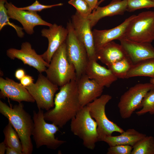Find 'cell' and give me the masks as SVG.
Returning <instances> with one entry per match:
<instances>
[{"instance_id": "836d02e7", "label": "cell", "mask_w": 154, "mask_h": 154, "mask_svg": "<svg viewBox=\"0 0 154 154\" xmlns=\"http://www.w3.org/2000/svg\"><path fill=\"white\" fill-rule=\"evenodd\" d=\"M26 75L24 70L21 68L17 69L15 73V76L16 78L20 80Z\"/></svg>"}, {"instance_id": "9c48e42d", "label": "cell", "mask_w": 154, "mask_h": 154, "mask_svg": "<svg viewBox=\"0 0 154 154\" xmlns=\"http://www.w3.org/2000/svg\"><path fill=\"white\" fill-rule=\"evenodd\" d=\"M154 88V85L150 82L140 83L126 91L121 96L118 104L121 117L128 118L136 110L140 109L144 97L148 92Z\"/></svg>"}, {"instance_id": "ac0fdd59", "label": "cell", "mask_w": 154, "mask_h": 154, "mask_svg": "<svg viewBox=\"0 0 154 154\" xmlns=\"http://www.w3.org/2000/svg\"><path fill=\"white\" fill-rule=\"evenodd\" d=\"M135 15H133L131 16L114 28L104 30L94 29L92 31L96 52L107 43L123 38L130 22Z\"/></svg>"}, {"instance_id": "ba28073f", "label": "cell", "mask_w": 154, "mask_h": 154, "mask_svg": "<svg viewBox=\"0 0 154 154\" xmlns=\"http://www.w3.org/2000/svg\"><path fill=\"white\" fill-rule=\"evenodd\" d=\"M66 28L68 32L66 41L67 56L74 67L77 78L85 74L89 60L86 49L76 36L71 20L67 22Z\"/></svg>"}, {"instance_id": "8992f818", "label": "cell", "mask_w": 154, "mask_h": 154, "mask_svg": "<svg viewBox=\"0 0 154 154\" xmlns=\"http://www.w3.org/2000/svg\"><path fill=\"white\" fill-rule=\"evenodd\" d=\"M112 98V96L109 94L102 95L86 105L91 116L95 119L97 124L98 141H102L106 137L112 135L114 132L121 133L124 131L116 124L110 120L106 116L105 107Z\"/></svg>"}, {"instance_id": "484cf974", "label": "cell", "mask_w": 154, "mask_h": 154, "mask_svg": "<svg viewBox=\"0 0 154 154\" xmlns=\"http://www.w3.org/2000/svg\"><path fill=\"white\" fill-rule=\"evenodd\" d=\"M131 154H154V138L146 136L133 146Z\"/></svg>"}, {"instance_id": "3957f363", "label": "cell", "mask_w": 154, "mask_h": 154, "mask_svg": "<svg viewBox=\"0 0 154 154\" xmlns=\"http://www.w3.org/2000/svg\"><path fill=\"white\" fill-rule=\"evenodd\" d=\"M45 72L47 78L60 87L76 79L74 67L67 57L66 41L54 53Z\"/></svg>"}, {"instance_id": "2e32d148", "label": "cell", "mask_w": 154, "mask_h": 154, "mask_svg": "<svg viewBox=\"0 0 154 154\" xmlns=\"http://www.w3.org/2000/svg\"><path fill=\"white\" fill-rule=\"evenodd\" d=\"M78 98L82 107L100 96L104 87L84 74L76 79Z\"/></svg>"}, {"instance_id": "d6986e66", "label": "cell", "mask_w": 154, "mask_h": 154, "mask_svg": "<svg viewBox=\"0 0 154 154\" xmlns=\"http://www.w3.org/2000/svg\"><path fill=\"white\" fill-rule=\"evenodd\" d=\"M127 6L126 0H112L106 6H98L87 18L91 29L103 18L123 14L127 11Z\"/></svg>"}, {"instance_id": "d6a6232c", "label": "cell", "mask_w": 154, "mask_h": 154, "mask_svg": "<svg viewBox=\"0 0 154 154\" xmlns=\"http://www.w3.org/2000/svg\"><path fill=\"white\" fill-rule=\"evenodd\" d=\"M33 77L26 74L20 80V84L25 87L29 86L34 83Z\"/></svg>"}, {"instance_id": "8d00e7d4", "label": "cell", "mask_w": 154, "mask_h": 154, "mask_svg": "<svg viewBox=\"0 0 154 154\" xmlns=\"http://www.w3.org/2000/svg\"><path fill=\"white\" fill-rule=\"evenodd\" d=\"M7 146L4 141L0 143V154H4L6 152Z\"/></svg>"}, {"instance_id": "9a60e30c", "label": "cell", "mask_w": 154, "mask_h": 154, "mask_svg": "<svg viewBox=\"0 0 154 154\" xmlns=\"http://www.w3.org/2000/svg\"><path fill=\"white\" fill-rule=\"evenodd\" d=\"M0 90L1 98H7L19 103L35 102L25 87L7 77L4 79L0 77Z\"/></svg>"}, {"instance_id": "ffe728a7", "label": "cell", "mask_w": 154, "mask_h": 154, "mask_svg": "<svg viewBox=\"0 0 154 154\" xmlns=\"http://www.w3.org/2000/svg\"><path fill=\"white\" fill-rule=\"evenodd\" d=\"M96 60H89L85 74L102 86L109 87L118 78L109 68L100 65Z\"/></svg>"}, {"instance_id": "d590c367", "label": "cell", "mask_w": 154, "mask_h": 154, "mask_svg": "<svg viewBox=\"0 0 154 154\" xmlns=\"http://www.w3.org/2000/svg\"><path fill=\"white\" fill-rule=\"evenodd\" d=\"M6 153V154H20L16 150L9 147H7Z\"/></svg>"}, {"instance_id": "f35d334b", "label": "cell", "mask_w": 154, "mask_h": 154, "mask_svg": "<svg viewBox=\"0 0 154 154\" xmlns=\"http://www.w3.org/2000/svg\"><path fill=\"white\" fill-rule=\"evenodd\" d=\"M105 0H101L99 2H98V5L103 1H104Z\"/></svg>"}, {"instance_id": "52a82bcc", "label": "cell", "mask_w": 154, "mask_h": 154, "mask_svg": "<svg viewBox=\"0 0 154 154\" xmlns=\"http://www.w3.org/2000/svg\"><path fill=\"white\" fill-rule=\"evenodd\" d=\"M123 38L139 42L154 40V11L141 12L130 22Z\"/></svg>"}, {"instance_id": "d4e9b609", "label": "cell", "mask_w": 154, "mask_h": 154, "mask_svg": "<svg viewBox=\"0 0 154 154\" xmlns=\"http://www.w3.org/2000/svg\"><path fill=\"white\" fill-rule=\"evenodd\" d=\"M133 64L127 56L107 67L118 78L125 79Z\"/></svg>"}, {"instance_id": "7c38bea8", "label": "cell", "mask_w": 154, "mask_h": 154, "mask_svg": "<svg viewBox=\"0 0 154 154\" xmlns=\"http://www.w3.org/2000/svg\"><path fill=\"white\" fill-rule=\"evenodd\" d=\"M71 22L78 39L85 48L89 60H97L92 31L89 20L76 11L71 17Z\"/></svg>"}, {"instance_id": "4dcf8cb0", "label": "cell", "mask_w": 154, "mask_h": 154, "mask_svg": "<svg viewBox=\"0 0 154 154\" xmlns=\"http://www.w3.org/2000/svg\"><path fill=\"white\" fill-rule=\"evenodd\" d=\"M63 5L62 3H59L50 5H45L40 4L39 1L36 0L32 5L23 7L19 8L21 10L29 11H40L42 10L58 6H61Z\"/></svg>"}, {"instance_id": "7402d4cb", "label": "cell", "mask_w": 154, "mask_h": 154, "mask_svg": "<svg viewBox=\"0 0 154 154\" xmlns=\"http://www.w3.org/2000/svg\"><path fill=\"white\" fill-rule=\"evenodd\" d=\"M120 134L118 136H107L102 141L107 143L110 146L127 145L133 147L138 141L147 136L133 129H128Z\"/></svg>"}, {"instance_id": "f1b7e54d", "label": "cell", "mask_w": 154, "mask_h": 154, "mask_svg": "<svg viewBox=\"0 0 154 154\" xmlns=\"http://www.w3.org/2000/svg\"><path fill=\"white\" fill-rule=\"evenodd\" d=\"M68 3L76 9L80 16L85 18H87L93 11L85 0H70Z\"/></svg>"}, {"instance_id": "5b68a950", "label": "cell", "mask_w": 154, "mask_h": 154, "mask_svg": "<svg viewBox=\"0 0 154 154\" xmlns=\"http://www.w3.org/2000/svg\"><path fill=\"white\" fill-rule=\"evenodd\" d=\"M44 113L41 109L38 110V112L33 111L34 127L32 136L37 148L44 145L48 149L55 150L66 141L55 138L54 135L59 131V127L53 123L46 122Z\"/></svg>"}, {"instance_id": "74e56055", "label": "cell", "mask_w": 154, "mask_h": 154, "mask_svg": "<svg viewBox=\"0 0 154 154\" xmlns=\"http://www.w3.org/2000/svg\"><path fill=\"white\" fill-rule=\"evenodd\" d=\"M150 82L154 85V78H151Z\"/></svg>"}, {"instance_id": "6da1fadb", "label": "cell", "mask_w": 154, "mask_h": 154, "mask_svg": "<svg viewBox=\"0 0 154 154\" xmlns=\"http://www.w3.org/2000/svg\"><path fill=\"white\" fill-rule=\"evenodd\" d=\"M54 106L44 113L45 120L62 128L82 108L78 98L76 80L60 87L55 95Z\"/></svg>"}, {"instance_id": "e0dca14e", "label": "cell", "mask_w": 154, "mask_h": 154, "mask_svg": "<svg viewBox=\"0 0 154 154\" xmlns=\"http://www.w3.org/2000/svg\"><path fill=\"white\" fill-rule=\"evenodd\" d=\"M119 40L133 64L154 58V47L151 43L137 42L124 38Z\"/></svg>"}, {"instance_id": "44dd1931", "label": "cell", "mask_w": 154, "mask_h": 154, "mask_svg": "<svg viewBox=\"0 0 154 154\" xmlns=\"http://www.w3.org/2000/svg\"><path fill=\"white\" fill-rule=\"evenodd\" d=\"M98 60L107 66L127 56L120 44L110 42L96 51Z\"/></svg>"}, {"instance_id": "f546056e", "label": "cell", "mask_w": 154, "mask_h": 154, "mask_svg": "<svg viewBox=\"0 0 154 154\" xmlns=\"http://www.w3.org/2000/svg\"><path fill=\"white\" fill-rule=\"evenodd\" d=\"M127 11H134L138 9L154 7V0H126Z\"/></svg>"}, {"instance_id": "603a6c76", "label": "cell", "mask_w": 154, "mask_h": 154, "mask_svg": "<svg viewBox=\"0 0 154 154\" xmlns=\"http://www.w3.org/2000/svg\"><path fill=\"white\" fill-rule=\"evenodd\" d=\"M137 76H146L154 78V58L133 64L128 72L126 78Z\"/></svg>"}, {"instance_id": "1f68e13d", "label": "cell", "mask_w": 154, "mask_h": 154, "mask_svg": "<svg viewBox=\"0 0 154 154\" xmlns=\"http://www.w3.org/2000/svg\"><path fill=\"white\" fill-rule=\"evenodd\" d=\"M133 147L127 145H118L110 146L107 154H131Z\"/></svg>"}, {"instance_id": "277c9868", "label": "cell", "mask_w": 154, "mask_h": 154, "mask_svg": "<svg viewBox=\"0 0 154 154\" xmlns=\"http://www.w3.org/2000/svg\"><path fill=\"white\" fill-rule=\"evenodd\" d=\"M97 127L86 105L82 107L71 119L70 125L72 132L82 139L85 147L91 150L94 149L98 141Z\"/></svg>"}, {"instance_id": "83f0119b", "label": "cell", "mask_w": 154, "mask_h": 154, "mask_svg": "<svg viewBox=\"0 0 154 154\" xmlns=\"http://www.w3.org/2000/svg\"><path fill=\"white\" fill-rule=\"evenodd\" d=\"M147 113L154 114V88L147 93L142 101L140 110L136 114L140 116Z\"/></svg>"}, {"instance_id": "30bf717a", "label": "cell", "mask_w": 154, "mask_h": 154, "mask_svg": "<svg viewBox=\"0 0 154 154\" xmlns=\"http://www.w3.org/2000/svg\"><path fill=\"white\" fill-rule=\"evenodd\" d=\"M36 102L38 110L48 111L54 106V96L58 86L40 73L35 83L26 87Z\"/></svg>"}, {"instance_id": "e575fe53", "label": "cell", "mask_w": 154, "mask_h": 154, "mask_svg": "<svg viewBox=\"0 0 154 154\" xmlns=\"http://www.w3.org/2000/svg\"><path fill=\"white\" fill-rule=\"evenodd\" d=\"M90 5L93 11L98 5V0H85Z\"/></svg>"}, {"instance_id": "4fadbf2b", "label": "cell", "mask_w": 154, "mask_h": 154, "mask_svg": "<svg viewBox=\"0 0 154 154\" xmlns=\"http://www.w3.org/2000/svg\"><path fill=\"white\" fill-rule=\"evenodd\" d=\"M6 54L11 59L17 58L21 60L24 64L34 67L40 73L45 72L49 65L41 55L37 54L28 42H23L20 49L13 48L7 49Z\"/></svg>"}, {"instance_id": "7a4b0ae2", "label": "cell", "mask_w": 154, "mask_h": 154, "mask_svg": "<svg viewBox=\"0 0 154 154\" xmlns=\"http://www.w3.org/2000/svg\"><path fill=\"white\" fill-rule=\"evenodd\" d=\"M0 113L6 117L18 134L23 154H31L33 145L31 137L34 123L31 115L24 109L21 102L12 107L0 100Z\"/></svg>"}, {"instance_id": "5bb4252c", "label": "cell", "mask_w": 154, "mask_h": 154, "mask_svg": "<svg viewBox=\"0 0 154 154\" xmlns=\"http://www.w3.org/2000/svg\"><path fill=\"white\" fill-rule=\"evenodd\" d=\"M49 27L41 31V36L47 38L48 41L47 50L41 55L45 61L50 63L54 53L66 41L68 32L67 28L55 23Z\"/></svg>"}, {"instance_id": "8fae6325", "label": "cell", "mask_w": 154, "mask_h": 154, "mask_svg": "<svg viewBox=\"0 0 154 154\" xmlns=\"http://www.w3.org/2000/svg\"><path fill=\"white\" fill-rule=\"evenodd\" d=\"M5 6L9 19L16 20L20 23L23 29L28 35H31L34 33V28L36 26L49 27L52 25L43 20L36 12L21 10L12 3L7 1Z\"/></svg>"}, {"instance_id": "4316f807", "label": "cell", "mask_w": 154, "mask_h": 154, "mask_svg": "<svg viewBox=\"0 0 154 154\" xmlns=\"http://www.w3.org/2000/svg\"><path fill=\"white\" fill-rule=\"evenodd\" d=\"M7 0H0V31L5 26L9 25L15 30L17 36L20 38H23L25 33L23 31V28L10 22L7 13L5 4Z\"/></svg>"}, {"instance_id": "cb8c5ba5", "label": "cell", "mask_w": 154, "mask_h": 154, "mask_svg": "<svg viewBox=\"0 0 154 154\" xmlns=\"http://www.w3.org/2000/svg\"><path fill=\"white\" fill-rule=\"evenodd\" d=\"M5 136L3 141L7 147H12L19 153L23 154V148L19 136L10 121L3 129Z\"/></svg>"}]
</instances>
